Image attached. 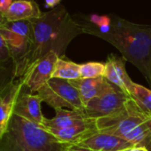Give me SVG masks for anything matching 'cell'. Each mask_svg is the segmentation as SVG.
I'll return each mask as SVG.
<instances>
[{"label":"cell","instance_id":"obj_1","mask_svg":"<svg viewBox=\"0 0 151 151\" xmlns=\"http://www.w3.org/2000/svg\"><path fill=\"white\" fill-rule=\"evenodd\" d=\"M29 21L33 27V44L22 67L21 78L34 62L49 52H53L63 57L68 44L76 37L84 34L81 26L62 5Z\"/></svg>","mask_w":151,"mask_h":151},{"label":"cell","instance_id":"obj_2","mask_svg":"<svg viewBox=\"0 0 151 151\" xmlns=\"http://www.w3.org/2000/svg\"><path fill=\"white\" fill-rule=\"evenodd\" d=\"M69 146L43 126L14 114L0 139V151H66Z\"/></svg>","mask_w":151,"mask_h":151},{"label":"cell","instance_id":"obj_3","mask_svg":"<svg viewBox=\"0 0 151 151\" xmlns=\"http://www.w3.org/2000/svg\"><path fill=\"white\" fill-rule=\"evenodd\" d=\"M98 132L122 138L136 147L151 149V128L148 116L130 99L120 113L95 121Z\"/></svg>","mask_w":151,"mask_h":151},{"label":"cell","instance_id":"obj_4","mask_svg":"<svg viewBox=\"0 0 151 151\" xmlns=\"http://www.w3.org/2000/svg\"><path fill=\"white\" fill-rule=\"evenodd\" d=\"M37 94L54 110L65 108L74 110H84L85 109L79 92L67 80L51 78Z\"/></svg>","mask_w":151,"mask_h":151},{"label":"cell","instance_id":"obj_5","mask_svg":"<svg viewBox=\"0 0 151 151\" xmlns=\"http://www.w3.org/2000/svg\"><path fill=\"white\" fill-rule=\"evenodd\" d=\"M130 97L120 89L91 100L84 109L86 115L91 119L113 116L123 111Z\"/></svg>","mask_w":151,"mask_h":151},{"label":"cell","instance_id":"obj_6","mask_svg":"<svg viewBox=\"0 0 151 151\" xmlns=\"http://www.w3.org/2000/svg\"><path fill=\"white\" fill-rule=\"evenodd\" d=\"M59 58L56 52H51L34 62L21 78L24 87L30 93H37L52 78L55 64Z\"/></svg>","mask_w":151,"mask_h":151},{"label":"cell","instance_id":"obj_7","mask_svg":"<svg viewBox=\"0 0 151 151\" xmlns=\"http://www.w3.org/2000/svg\"><path fill=\"white\" fill-rule=\"evenodd\" d=\"M42 102L38 94L30 93L23 86L16 100L14 114L41 126L45 119L41 110Z\"/></svg>","mask_w":151,"mask_h":151},{"label":"cell","instance_id":"obj_8","mask_svg":"<svg viewBox=\"0 0 151 151\" xmlns=\"http://www.w3.org/2000/svg\"><path fill=\"white\" fill-rule=\"evenodd\" d=\"M69 82L79 92L84 106L94 98L119 90V88L109 82L105 77L96 78H79Z\"/></svg>","mask_w":151,"mask_h":151},{"label":"cell","instance_id":"obj_9","mask_svg":"<svg viewBox=\"0 0 151 151\" xmlns=\"http://www.w3.org/2000/svg\"><path fill=\"white\" fill-rule=\"evenodd\" d=\"M109 16L111 18V29L115 32L151 48V26L133 23L114 14Z\"/></svg>","mask_w":151,"mask_h":151},{"label":"cell","instance_id":"obj_10","mask_svg":"<svg viewBox=\"0 0 151 151\" xmlns=\"http://www.w3.org/2000/svg\"><path fill=\"white\" fill-rule=\"evenodd\" d=\"M22 86V80L17 78L0 93V139L7 130L10 120L14 115L16 100Z\"/></svg>","mask_w":151,"mask_h":151},{"label":"cell","instance_id":"obj_11","mask_svg":"<svg viewBox=\"0 0 151 151\" xmlns=\"http://www.w3.org/2000/svg\"><path fill=\"white\" fill-rule=\"evenodd\" d=\"M94 151H122L134 147L127 140L117 136L97 132L76 144Z\"/></svg>","mask_w":151,"mask_h":151},{"label":"cell","instance_id":"obj_12","mask_svg":"<svg viewBox=\"0 0 151 151\" xmlns=\"http://www.w3.org/2000/svg\"><path fill=\"white\" fill-rule=\"evenodd\" d=\"M125 62L126 60L123 56L118 57L115 54L109 55L105 62L104 77L125 94H127L129 86L132 80L129 78L126 72Z\"/></svg>","mask_w":151,"mask_h":151},{"label":"cell","instance_id":"obj_13","mask_svg":"<svg viewBox=\"0 0 151 151\" xmlns=\"http://www.w3.org/2000/svg\"><path fill=\"white\" fill-rule=\"evenodd\" d=\"M91 120L84 110L58 109H55V116L52 118L45 117L41 126L46 129H65L88 123Z\"/></svg>","mask_w":151,"mask_h":151},{"label":"cell","instance_id":"obj_14","mask_svg":"<svg viewBox=\"0 0 151 151\" xmlns=\"http://www.w3.org/2000/svg\"><path fill=\"white\" fill-rule=\"evenodd\" d=\"M95 121L96 120L92 119L88 123L71 126L65 129H46L45 127L44 128L50 132L60 141L70 145H76L98 132Z\"/></svg>","mask_w":151,"mask_h":151},{"label":"cell","instance_id":"obj_15","mask_svg":"<svg viewBox=\"0 0 151 151\" xmlns=\"http://www.w3.org/2000/svg\"><path fill=\"white\" fill-rule=\"evenodd\" d=\"M43 13L35 0H14L4 16L6 22H15L37 19Z\"/></svg>","mask_w":151,"mask_h":151},{"label":"cell","instance_id":"obj_16","mask_svg":"<svg viewBox=\"0 0 151 151\" xmlns=\"http://www.w3.org/2000/svg\"><path fill=\"white\" fill-rule=\"evenodd\" d=\"M127 94L146 116L148 117L151 116V90L132 81Z\"/></svg>","mask_w":151,"mask_h":151},{"label":"cell","instance_id":"obj_17","mask_svg":"<svg viewBox=\"0 0 151 151\" xmlns=\"http://www.w3.org/2000/svg\"><path fill=\"white\" fill-rule=\"evenodd\" d=\"M80 64L60 57L55 64L52 78L73 81L80 78Z\"/></svg>","mask_w":151,"mask_h":151},{"label":"cell","instance_id":"obj_18","mask_svg":"<svg viewBox=\"0 0 151 151\" xmlns=\"http://www.w3.org/2000/svg\"><path fill=\"white\" fill-rule=\"evenodd\" d=\"M80 78H96L104 77L105 63L90 61L80 64Z\"/></svg>","mask_w":151,"mask_h":151},{"label":"cell","instance_id":"obj_19","mask_svg":"<svg viewBox=\"0 0 151 151\" xmlns=\"http://www.w3.org/2000/svg\"><path fill=\"white\" fill-rule=\"evenodd\" d=\"M13 32L22 35L33 41V27L29 20L15 21V22H6L3 26Z\"/></svg>","mask_w":151,"mask_h":151},{"label":"cell","instance_id":"obj_20","mask_svg":"<svg viewBox=\"0 0 151 151\" xmlns=\"http://www.w3.org/2000/svg\"><path fill=\"white\" fill-rule=\"evenodd\" d=\"M15 79L17 77L14 63L6 66L0 65V93Z\"/></svg>","mask_w":151,"mask_h":151},{"label":"cell","instance_id":"obj_21","mask_svg":"<svg viewBox=\"0 0 151 151\" xmlns=\"http://www.w3.org/2000/svg\"><path fill=\"white\" fill-rule=\"evenodd\" d=\"M13 2L14 0H0V13L5 14L8 11Z\"/></svg>","mask_w":151,"mask_h":151},{"label":"cell","instance_id":"obj_22","mask_svg":"<svg viewBox=\"0 0 151 151\" xmlns=\"http://www.w3.org/2000/svg\"><path fill=\"white\" fill-rule=\"evenodd\" d=\"M0 52H1L2 53H4V54L11 56L9 49H8V46H7V44H6V41L4 38V37L1 35V33H0Z\"/></svg>","mask_w":151,"mask_h":151},{"label":"cell","instance_id":"obj_23","mask_svg":"<svg viewBox=\"0 0 151 151\" xmlns=\"http://www.w3.org/2000/svg\"><path fill=\"white\" fill-rule=\"evenodd\" d=\"M12 63H14L13 59L11 58V56L4 54L0 52V65L2 66H6V65H10Z\"/></svg>","mask_w":151,"mask_h":151},{"label":"cell","instance_id":"obj_24","mask_svg":"<svg viewBox=\"0 0 151 151\" xmlns=\"http://www.w3.org/2000/svg\"><path fill=\"white\" fill-rule=\"evenodd\" d=\"M61 0H45V8L53 9L60 5Z\"/></svg>","mask_w":151,"mask_h":151},{"label":"cell","instance_id":"obj_25","mask_svg":"<svg viewBox=\"0 0 151 151\" xmlns=\"http://www.w3.org/2000/svg\"><path fill=\"white\" fill-rule=\"evenodd\" d=\"M66 151H94V150H92L90 148L84 147H81L78 145H70L66 149Z\"/></svg>","mask_w":151,"mask_h":151},{"label":"cell","instance_id":"obj_26","mask_svg":"<svg viewBox=\"0 0 151 151\" xmlns=\"http://www.w3.org/2000/svg\"><path fill=\"white\" fill-rule=\"evenodd\" d=\"M122 151H148V149L145 147H129V148H126L124 150H122Z\"/></svg>","mask_w":151,"mask_h":151},{"label":"cell","instance_id":"obj_27","mask_svg":"<svg viewBox=\"0 0 151 151\" xmlns=\"http://www.w3.org/2000/svg\"><path fill=\"white\" fill-rule=\"evenodd\" d=\"M6 22V20L5 16H4V14L0 13V27L3 26Z\"/></svg>","mask_w":151,"mask_h":151},{"label":"cell","instance_id":"obj_28","mask_svg":"<svg viewBox=\"0 0 151 151\" xmlns=\"http://www.w3.org/2000/svg\"><path fill=\"white\" fill-rule=\"evenodd\" d=\"M148 122H149V125H150V128H151V116L148 117Z\"/></svg>","mask_w":151,"mask_h":151},{"label":"cell","instance_id":"obj_29","mask_svg":"<svg viewBox=\"0 0 151 151\" xmlns=\"http://www.w3.org/2000/svg\"><path fill=\"white\" fill-rule=\"evenodd\" d=\"M149 151H151V149H150V150H149Z\"/></svg>","mask_w":151,"mask_h":151}]
</instances>
